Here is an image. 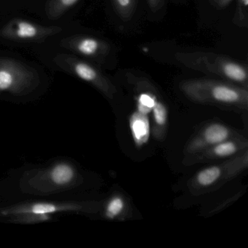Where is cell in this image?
Returning <instances> with one entry per match:
<instances>
[{"instance_id":"obj_1","label":"cell","mask_w":248,"mask_h":248,"mask_svg":"<svg viewBox=\"0 0 248 248\" xmlns=\"http://www.w3.org/2000/svg\"><path fill=\"white\" fill-rule=\"evenodd\" d=\"M184 95L194 102L214 106L232 111H247L248 88L229 82L199 79L184 81L181 84Z\"/></svg>"},{"instance_id":"obj_2","label":"cell","mask_w":248,"mask_h":248,"mask_svg":"<svg viewBox=\"0 0 248 248\" xmlns=\"http://www.w3.org/2000/svg\"><path fill=\"white\" fill-rule=\"evenodd\" d=\"M80 174L68 161H58L44 168L27 171L20 181L24 192L50 194L75 188L81 182Z\"/></svg>"},{"instance_id":"obj_3","label":"cell","mask_w":248,"mask_h":248,"mask_svg":"<svg viewBox=\"0 0 248 248\" xmlns=\"http://www.w3.org/2000/svg\"><path fill=\"white\" fill-rule=\"evenodd\" d=\"M102 202H36L16 204L0 210V216L8 217L14 223H43L51 220L52 215L65 212L96 213L104 207Z\"/></svg>"},{"instance_id":"obj_4","label":"cell","mask_w":248,"mask_h":248,"mask_svg":"<svg viewBox=\"0 0 248 248\" xmlns=\"http://www.w3.org/2000/svg\"><path fill=\"white\" fill-rule=\"evenodd\" d=\"M248 166V150L199 171L188 182V187L193 194H204L223 186L242 173Z\"/></svg>"},{"instance_id":"obj_5","label":"cell","mask_w":248,"mask_h":248,"mask_svg":"<svg viewBox=\"0 0 248 248\" xmlns=\"http://www.w3.org/2000/svg\"><path fill=\"white\" fill-rule=\"evenodd\" d=\"M37 72L19 61L0 57V93L24 95L38 85Z\"/></svg>"},{"instance_id":"obj_6","label":"cell","mask_w":248,"mask_h":248,"mask_svg":"<svg viewBox=\"0 0 248 248\" xmlns=\"http://www.w3.org/2000/svg\"><path fill=\"white\" fill-rule=\"evenodd\" d=\"M185 64L201 72L213 74L224 78L229 82L248 88L247 69L236 62L213 55L194 54L181 58Z\"/></svg>"},{"instance_id":"obj_7","label":"cell","mask_w":248,"mask_h":248,"mask_svg":"<svg viewBox=\"0 0 248 248\" xmlns=\"http://www.w3.org/2000/svg\"><path fill=\"white\" fill-rule=\"evenodd\" d=\"M53 61L65 72L93 85L110 99L114 98L116 93L115 87L92 65L72 55L64 53L57 55Z\"/></svg>"},{"instance_id":"obj_8","label":"cell","mask_w":248,"mask_h":248,"mask_svg":"<svg viewBox=\"0 0 248 248\" xmlns=\"http://www.w3.org/2000/svg\"><path fill=\"white\" fill-rule=\"evenodd\" d=\"M59 27H46L22 18H14L1 29L0 35L6 40L18 42H39L62 32Z\"/></svg>"},{"instance_id":"obj_9","label":"cell","mask_w":248,"mask_h":248,"mask_svg":"<svg viewBox=\"0 0 248 248\" xmlns=\"http://www.w3.org/2000/svg\"><path fill=\"white\" fill-rule=\"evenodd\" d=\"M247 149H248V139L239 133L229 140L217 143L196 155L185 156L184 163L186 165H192L202 162L203 163L232 158L245 152Z\"/></svg>"},{"instance_id":"obj_10","label":"cell","mask_w":248,"mask_h":248,"mask_svg":"<svg viewBox=\"0 0 248 248\" xmlns=\"http://www.w3.org/2000/svg\"><path fill=\"white\" fill-rule=\"evenodd\" d=\"M239 133L221 123H210L199 130L190 140L186 146L184 155L185 156L196 155L217 143L229 140Z\"/></svg>"},{"instance_id":"obj_11","label":"cell","mask_w":248,"mask_h":248,"mask_svg":"<svg viewBox=\"0 0 248 248\" xmlns=\"http://www.w3.org/2000/svg\"><path fill=\"white\" fill-rule=\"evenodd\" d=\"M62 47L87 58L99 57L107 50L104 42L89 36L75 35L63 39L61 43Z\"/></svg>"},{"instance_id":"obj_12","label":"cell","mask_w":248,"mask_h":248,"mask_svg":"<svg viewBox=\"0 0 248 248\" xmlns=\"http://www.w3.org/2000/svg\"><path fill=\"white\" fill-rule=\"evenodd\" d=\"M130 124L136 146H143L148 141L150 133V126L147 115L136 111L131 116Z\"/></svg>"},{"instance_id":"obj_13","label":"cell","mask_w":248,"mask_h":248,"mask_svg":"<svg viewBox=\"0 0 248 248\" xmlns=\"http://www.w3.org/2000/svg\"><path fill=\"white\" fill-rule=\"evenodd\" d=\"M153 128L152 133L156 140L162 141L165 139L168 125V108L160 100H156L153 109Z\"/></svg>"},{"instance_id":"obj_14","label":"cell","mask_w":248,"mask_h":248,"mask_svg":"<svg viewBox=\"0 0 248 248\" xmlns=\"http://www.w3.org/2000/svg\"><path fill=\"white\" fill-rule=\"evenodd\" d=\"M104 206V216L109 220L122 218L127 213V202L121 195L111 197Z\"/></svg>"},{"instance_id":"obj_15","label":"cell","mask_w":248,"mask_h":248,"mask_svg":"<svg viewBox=\"0 0 248 248\" xmlns=\"http://www.w3.org/2000/svg\"><path fill=\"white\" fill-rule=\"evenodd\" d=\"M79 1V0H50L46 6V15L49 19H59Z\"/></svg>"},{"instance_id":"obj_16","label":"cell","mask_w":248,"mask_h":248,"mask_svg":"<svg viewBox=\"0 0 248 248\" xmlns=\"http://www.w3.org/2000/svg\"><path fill=\"white\" fill-rule=\"evenodd\" d=\"M156 100L157 98L153 93L149 91L140 93L137 98L138 111L147 115L149 113L152 111Z\"/></svg>"},{"instance_id":"obj_17","label":"cell","mask_w":248,"mask_h":248,"mask_svg":"<svg viewBox=\"0 0 248 248\" xmlns=\"http://www.w3.org/2000/svg\"><path fill=\"white\" fill-rule=\"evenodd\" d=\"M114 3L120 14L127 18L133 12L135 0H114Z\"/></svg>"},{"instance_id":"obj_18","label":"cell","mask_w":248,"mask_h":248,"mask_svg":"<svg viewBox=\"0 0 248 248\" xmlns=\"http://www.w3.org/2000/svg\"><path fill=\"white\" fill-rule=\"evenodd\" d=\"M216 1L220 5H225L230 2L232 0H216Z\"/></svg>"},{"instance_id":"obj_19","label":"cell","mask_w":248,"mask_h":248,"mask_svg":"<svg viewBox=\"0 0 248 248\" xmlns=\"http://www.w3.org/2000/svg\"><path fill=\"white\" fill-rule=\"evenodd\" d=\"M149 1L150 2L151 5L152 7H156V5L160 3L161 1H162V0H149Z\"/></svg>"}]
</instances>
